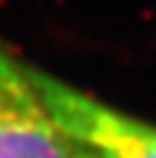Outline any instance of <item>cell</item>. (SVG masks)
I'll return each instance as SVG.
<instances>
[{
    "label": "cell",
    "instance_id": "2",
    "mask_svg": "<svg viewBox=\"0 0 156 158\" xmlns=\"http://www.w3.org/2000/svg\"><path fill=\"white\" fill-rule=\"evenodd\" d=\"M0 158H82L56 123L33 79V66L0 41Z\"/></svg>",
    "mask_w": 156,
    "mask_h": 158
},
{
    "label": "cell",
    "instance_id": "1",
    "mask_svg": "<svg viewBox=\"0 0 156 158\" xmlns=\"http://www.w3.org/2000/svg\"><path fill=\"white\" fill-rule=\"evenodd\" d=\"M33 79L82 158H156V125L33 66Z\"/></svg>",
    "mask_w": 156,
    "mask_h": 158
}]
</instances>
